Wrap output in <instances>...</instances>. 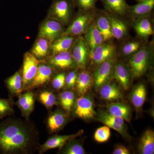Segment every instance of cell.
<instances>
[{
    "label": "cell",
    "mask_w": 154,
    "mask_h": 154,
    "mask_svg": "<svg viewBox=\"0 0 154 154\" xmlns=\"http://www.w3.org/2000/svg\"><path fill=\"white\" fill-rule=\"evenodd\" d=\"M38 134L32 123L9 118L0 122V153L28 154L37 148Z\"/></svg>",
    "instance_id": "1"
},
{
    "label": "cell",
    "mask_w": 154,
    "mask_h": 154,
    "mask_svg": "<svg viewBox=\"0 0 154 154\" xmlns=\"http://www.w3.org/2000/svg\"><path fill=\"white\" fill-rule=\"evenodd\" d=\"M152 57V48L142 46L133 54L129 61V69L133 78H138L147 70Z\"/></svg>",
    "instance_id": "2"
},
{
    "label": "cell",
    "mask_w": 154,
    "mask_h": 154,
    "mask_svg": "<svg viewBox=\"0 0 154 154\" xmlns=\"http://www.w3.org/2000/svg\"><path fill=\"white\" fill-rule=\"evenodd\" d=\"M96 12V11L84 12L79 10L62 36L67 35L78 37L84 35L94 21Z\"/></svg>",
    "instance_id": "3"
},
{
    "label": "cell",
    "mask_w": 154,
    "mask_h": 154,
    "mask_svg": "<svg viewBox=\"0 0 154 154\" xmlns=\"http://www.w3.org/2000/svg\"><path fill=\"white\" fill-rule=\"evenodd\" d=\"M72 0H54L50 8V18L68 25L71 21L74 6Z\"/></svg>",
    "instance_id": "4"
},
{
    "label": "cell",
    "mask_w": 154,
    "mask_h": 154,
    "mask_svg": "<svg viewBox=\"0 0 154 154\" xmlns=\"http://www.w3.org/2000/svg\"><path fill=\"white\" fill-rule=\"evenodd\" d=\"M70 52L77 68L85 69L90 62L91 51L83 36L76 38Z\"/></svg>",
    "instance_id": "5"
},
{
    "label": "cell",
    "mask_w": 154,
    "mask_h": 154,
    "mask_svg": "<svg viewBox=\"0 0 154 154\" xmlns=\"http://www.w3.org/2000/svg\"><path fill=\"white\" fill-rule=\"evenodd\" d=\"M116 61V55L105 61L95 69L92 76L93 84L96 90H99L103 85L111 79L113 67Z\"/></svg>",
    "instance_id": "6"
},
{
    "label": "cell",
    "mask_w": 154,
    "mask_h": 154,
    "mask_svg": "<svg viewBox=\"0 0 154 154\" xmlns=\"http://www.w3.org/2000/svg\"><path fill=\"white\" fill-rule=\"evenodd\" d=\"M64 30L63 25L60 22L54 19H48L40 25L38 36L47 39L51 44L62 36Z\"/></svg>",
    "instance_id": "7"
},
{
    "label": "cell",
    "mask_w": 154,
    "mask_h": 154,
    "mask_svg": "<svg viewBox=\"0 0 154 154\" xmlns=\"http://www.w3.org/2000/svg\"><path fill=\"white\" fill-rule=\"evenodd\" d=\"M116 55L115 45L105 42L96 47L91 52L90 62L96 68L99 65Z\"/></svg>",
    "instance_id": "8"
},
{
    "label": "cell",
    "mask_w": 154,
    "mask_h": 154,
    "mask_svg": "<svg viewBox=\"0 0 154 154\" xmlns=\"http://www.w3.org/2000/svg\"><path fill=\"white\" fill-rule=\"evenodd\" d=\"M40 62L31 53L26 52L23 59L22 74L24 91L27 88L36 75Z\"/></svg>",
    "instance_id": "9"
},
{
    "label": "cell",
    "mask_w": 154,
    "mask_h": 154,
    "mask_svg": "<svg viewBox=\"0 0 154 154\" xmlns=\"http://www.w3.org/2000/svg\"><path fill=\"white\" fill-rule=\"evenodd\" d=\"M83 133L84 131L82 130L74 134L62 135H54L48 138L45 143L38 147V153L42 154L52 149H61L69 141L79 137Z\"/></svg>",
    "instance_id": "10"
},
{
    "label": "cell",
    "mask_w": 154,
    "mask_h": 154,
    "mask_svg": "<svg viewBox=\"0 0 154 154\" xmlns=\"http://www.w3.org/2000/svg\"><path fill=\"white\" fill-rule=\"evenodd\" d=\"M75 115L84 119H91L96 115L94 109V102L88 96H80L76 99L74 104Z\"/></svg>",
    "instance_id": "11"
},
{
    "label": "cell",
    "mask_w": 154,
    "mask_h": 154,
    "mask_svg": "<svg viewBox=\"0 0 154 154\" xmlns=\"http://www.w3.org/2000/svg\"><path fill=\"white\" fill-rule=\"evenodd\" d=\"M53 73V69L50 65L39 62L35 76L26 91H30L44 85L49 82Z\"/></svg>",
    "instance_id": "12"
},
{
    "label": "cell",
    "mask_w": 154,
    "mask_h": 154,
    "mask_svg": "<svg viewBox=\"0 0 154 154\" xmlns=\"http://www.w3.org/2000/svg\"><path fill=\"white\" fill-rule=\"evenodd\" d=\"M112 78L124 91H127L130 86L132 78L129 68L121 62H116L113 67Z\"/></svg>",
    "instance_id": "13"
},
{
    "label": "cell",
    "mask_w": 154,
    "mask_h": 154,
    "mask_svg": "<svg viewBox=\"0 0 154 154\" xmlns=\"http://www.w3.org/2000/svg\"><path fill=\"white\" fill-rule=\"evenodd\" d=\"M68 119L67 114L60 110H56L47 118L46 125L50 133L58 132L66 124Z\"/></svg>",
    "instance_id": "14"
},
{
    "label": "cell",
    "mask_w": 154,
    "mask_h": 154,
    "mask_svg": "<svg viewBox=\"0 0 154 154\" xmlns=\"http://www.w3.org/2000/svg\"><path fill=\"white\" fill-rule=\"evenodd\" d=\"M94 22L97 28L102 34L104 42H109L113 38L111 32L110 20L107 12H96Z\"/></svg>",
    "instance_id": "15"
},
{
    "label": "cell",
    "mask_w": 154,
    "mask_h": 154,
    "mask_svg": "<svg viewBox=\"0 0 154 154\" xmlns=\"http://www.w3.org/2000/svg\"><path fill=\"white\" fill-rule=\"evenodd\" d=\"M99 90L101 98L106 101H116L123 98L121 88L111 79L103 85Z\"/></svg>",
    "instance_id": "16"
},
{
    "label": "cell",
    "mask_w": 154,
    "mask_h": 154,
    "mask_svg": "<svg viewBox=\"0 0 154 154\" xmlns=\"http://www.w3.org/2000/svg\"><path fill=\"white\" fill-rule=\"evenodd\" d=\"M51 66L61 69L73 68L76 66L70 51L59 53L51 56L48 60Z\"/></svg>",
    "instance_id": "17"
},
{
    "label": "cell",
    "mask_w": 154,
    "mask_h": 154,
    "mask_svg": "<svg viewBox=\"0 0 154 154\" xmlns=\"http://www.w3.org/2000/svg\"><path fill=\"white\" fill-rule=\"evenodd\" d=\"M27 91L19 95L16 104L21 110L22 116L28 120L34 109L35 96L32 92Z\"/></svg>",
    "instance_id": "18"
},
{
    "label": "cell",
    "mask_w": 154,
    "mask_h": 154,
    "mask_svg": "<svg viewBox=\"0 0 154 154\" xmlns=\"http://www.w3.org/2000/svg\"><path fill=\"white\" fill-rule=\"evenodd\" d=\"M113 38L120 40L126 37L128 34V27L125 22L119 16L108 13Z\"/></svg>",
    "instance_id": "19"
},
{
    "label": "cell",
    "mask_w": 154,
    "mask_h": 154,
    "mask_svg": "<svg viewBox=\"0 0 154 154\" xmlns=\"http://www.w3.org/2000/svg\"><path fill=\"white\" fill-rule=\"evenodd\" d=\"M106 108L107 112L110 114L122 118L127 122H130L131 120V109L125 102H112L107 104Z\"/></svg>",
    "instance_id": "20"
},
{
    "label": "cell",
    "mask_w": 154,
    "mask_h": 154,
    "mask_svg": "<svg viewBox=\"0 0 154 154\" xmlns=\"http://www.w3.org/2000/svg\"><path fill=\"white\" fill-rule=\"evenodd\" d=\"M154 8V0H146L134 5L128 6V14L135 19L145 17L151 13Z\"/></svg>",
    "instance_id": "21"
},
{
    "label": "cell",
    "mask_w": 154,
    "mask_h": 154,
    "mask_svg": "<svg viewBox=\"0 0 154 154\" xmlns=\"http://www.w3.org/2000/svg\"><path fill=\"white\" fill-rule=\"evenodd\" d=\"M83 37L90 48L91 52L104 42L103 36L96 27L94 20Z\"/></svg>",
    "instance_id": "22"
},
{
    "label": "cell",
    "mask_w": 154,
    "mask_h": 154,
    "mask_svg": "<svg viewBox=\"0 0 154 154\" xmlns=\"http://www.w3.org/2000/svg\"><path fill=\"white\" fill-rule=\"evenodd\" d=\"M76 37L64 35L58 38L51 45L50 50L52 55L60 52L70 51Z\"/></svg>",
    "instance_id": "23"
},
{
    "label": "cell",
    "mask_w": 154,
    "mask_h": 154,
    "mask_svg": "<svg viewBox=\"0 0 154 154\" xmlns=\"http://www.w3.org/2000/svg\"><path fill=\"white\" fill-rule=\"evenodd\" d=\"M78 73L75 88L80 96H85L93 85V76L85 69Z\"/></svg>",
    "instance_id": "24"
},
{
    "label": "cell",
    "mask_w": 154,
    "mask_h": 154,
    "mask_svg": "<svg viewBox=\"0 0 154 154\" xmlns=\"http://www.w3.org/2000/svg\"><path fill=\"white\" fill-rule=\"evenodd\" d=\"M108 13L119 17L128 14V5L125 0H101Z\"/></svg>",
    "instance_id": "25"
},
{
    "label": "cell",
    "mask_w": 154,
    "mask_h": 154,
    "mask_svg": "<svg viewBox=\"0 0 154 154\" xmlns=\"http://www.w3.org/2000/svg\"><path fill=\"white\" fill-rule=\"evenodd\" d=\"M134 28L138 36L142 38H147L153 34L152 23L146 17L138 18L134 24Z\"/></svg>",
    "instance_id": "26"
},
{
    "label": "cell",
    "mask_w": 154,
    "mask_h": 154,
    "mask_svg": "<svg viewBox=\"0 0 154 154\" xmlns=\"http://www.w3.org/2000/svg\"><path fill=\"white\" fill-rule=\"evenodd\" d=\"M8 90L12 95L19 96L24 91L22 72H16L14 74L5 80Z\"/></svg>",
    "instance_id": "27"
},
{
    "label": "cell",
    "mask_w": 154,
    "mask_h": 154,
    "mask_svg": "<svg viewBox=\"0 0 154 154\" xmlns=\"http://www.w3.org/2000/svg\"><path fill=\"white\" fill-rule=\"evenodd\" d=\"M138 150L140 154H154V132L152 130H147L143 134L139 143Z\"/></svg>",
    "instance_id": "28"
},
{
    "label": "cell",
    "mask_w": 154,
    "mask_h": 154,
    "mask_svg": "<svg viewBox=\"0 0 154 154\" xmlns=\"http://www.w3.org/2000/svg\"><path fill=\"white\" fill-rule=\"evenodd\" d=\"M146 99V90L142 83L138 84L134 88L131 94V101L137 109H140L143 106Z\"/></svg>",
    "instance_id": "29"
},
{
    "label": "cell",
    "mask_w": 154,
    "mask_h": 154,
    "mask_svg": "<svg viewBox=\"0 0 154 154\" xmlns=\"http://www.w3.org/2000/svg\"><path fill=\"white\" fill-rule=\"evenodd\" d=\"M51 43L47 39L39 38L32 48L31 53L37 58H42L47 56Z\"/></svg>",
    "instance_id": "30"
},
{
    "label": "cell",
    "mask_w": 154,
    "mask_h": 154,
    "mask_svg": "<svg viewBox=\"0 0 154 154\" xmlns=\"http://www.w3.org/2000/svg\"><path fill=\"white\" fill-rule=\"evenodd\" d=\"M59 100L62 108L67 113H70L74 105L75 95L72 91H63L60 94Z\"/></svg>",
    "instance_id": "31"
},
{
    "label": "cell",
    "mask_w": 154,
    "mask_h": 154,
    "mask_svg": "<svg viewBox=\"0 0 154 154\" xmlns=\"http://www.w3.org/2000/svg\"><path fill=\"white\" fill-rule=\"evenodd\" d=\"M38 99L39 102L48 109L57 105V98L52 91L42 90L38 94Z\"/></svg>",
    "instance_id": "32"
},
{
    "label": "cell",
    "mask_w": 154,
    "mask_h": 154,
    "mask_svg": "<svg viewBox=\"0 0 154 154\" xmlns=\"http://www.w3.org/2000/svg\"><path fill=\"white\" fill-rule=\"evenodd\" d=\"M61 152L65 154H85V149L80 142L74 139L70 140L63 147Z\"/></svg>",
    "instance_id": "33"
},
{
    "label": "cell",
    "mask_w": 154,
    "mask_h": 154,
    "mask_svg": "<svg viewBox=\"0 0 154 154\" xmlns=\"http://www.w3.org/2000/svg\"><path fill=\"white\" fill-rule=\"evenodd\" d=\"M14 102L12 99L0 98V119H2L6 116L14 113Z\"/></svg>",
    "instance_id": "34"
},
{
    "label": "cell",
    "mask_w": 154,
    "mask_h": 154,
    "mask_svg": "<svg viewBox=\"0 0 154 154\" xmlns=\"http://www.w3.org/2000/svg\"><path fill=\"white\" fill-rule=\"evenodd\" d=\"M111 135L110 128L108 126H103L97 129L94 134L95 140L99 143H103L109 140Z\"/></svg>",
    "instance_id": "35"
},
{
    "label": "cell",
    "mask_w": 154,
    "mask_h": 154,
    "mask_svg": "<svg viewBox=\"0 0 154 154\" xmlns=\"http://www.w3.org/2000/svg\"><path fill=\"white\" fill-rule=\"evenodd\" d=\"M75 6H77L80 11L84 12H91L96 11V5L99 0H72Z\"/></svg>",
    "instance_id": "36"
},
{
    "label": "cell",
    "mask_w": 154,
    "mask_h": 154,
    "mask_svg": "<svg viewBox=\"0 0 154 154\" xmlns=\"http://www.w3.org/2000/svg\"><path fill=\"white\" fill-rule=\"evenodd\" d=\"M142 47L140 42L131 41L126 42L122 46V53L124 56L132 55Z\"/></svg>",
    "instance_id": "37"
},
{
    "label": "cell",
    "mask_w": 154,
    "mask_h": 154,
    "mask_svg": "<svg viewBox=\"0 0 154 154\" xmlns=\"http://www.w3.org/2000/svg\"><path fill=\"white\" fill-rule=\"evenodd\" d=\"M98 120L101 122L103 124L105 125L106 126L111 129L114 130L116 131L119 134H120L122 136H126L127 131L126 128L125 126H122L116 124L115 122H113L111 120L103 118L101 116H98Z\"/></svg>",
    "instance_id": "38"
},
{
    "label": "cell",
    "mask_w": 154,
    "mask_h": 154,
    "mask_svg": "<svg viewBox=\"0 0 154 154\" xmlns=\"http://www.w3.org/2000/svg\"><path fill=\"white\" fill-rule=\"evenodd\" d=\"M66 74L65 72H60L54 77L51 83L53 88L55 90H60L65 85Z\"/></svg>",
    "instance_id": "39"
},
{
    "label": "cell",
    "mask_w": 154,
    "mask_h": 154,
    "mask_svg": "<svg viewBox=\"0 0 154 154\" xmlns=\"http://www.w3.org/2000/svg\"><path fill=\"white\" fill-rule=\"evenodd\" d=\"M78 75V72L76 70L69 72L66 76L65 86L68 89H74L75 87Z\"/></svg>",
    "instance_id": "40"
},
{
    "label": "cell",
    "mask_w": 154,
    "mask_h": 154,
    "mask_svg": "<svg viewBox=\"0 0 154 154\" xmlns=\"http://www.w3.org/2000/svg\"><path fill=\"white\" fill-rule=\"evenodd\" d=\"M112 154H129L130 152L126 147L122 145L116 146Z\"/></svg>",
    "instance_id": "41"
},
{
    "label": "cell",
    "mask_w": 154,
    "mask_h": 154,
    "mask_svg": "<svg viewBox=\"0 0 154 154\" xmlns=\"http://www.w3.org/2000/svg\"><path fill=\"white\" fill-rule=\"evenodd\" d=\"M136 1H137L138 2H143V1H146V0H136Z\"/></svg>",
    "instance_id": "42"
}]
</instances>
